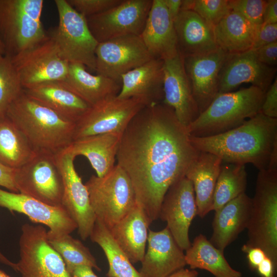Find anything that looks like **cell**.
I'll list each match as a JSON object with an SVG mask.
<instances>
[{
  "label": "cell",
  "mask_w": 277,
  "mask_h": 277,
  "mask_svg": "<svg viewBox=\"0 0 277 277\" xmlns=\"http://www.w3.org/2000/svg\"><path fill=\"white\" fill-rule=\"evenodd\" d=\"M200 151L186 128L163 102L142 109L122 133L116 155L132 183L137 203L152 222L159 218L169 187L185 176Z\"/></svg>",
  "instance_id": "obj_1"
},
{
  "label": "cell",
  "mask_w": 277,
  "mask_h": 277,
  "mask_svg": "<svg viewBox=\"0 0 277 277\" xmlns=\"http://www.w3.org/2000/svg\"><path fill=\"white\" fill-rule=\"evenodd\" d=\"M190 140L198 151L212 153L224 162L250 163L259 171L267 169L277 142V118L260 112L227 132L207 137L190 136Z\"/></svg>",
  "instance_id": "obj_2"
},
{
  "label": "cell",
  "mask_w": 277,
  "mask_h": 277,
  "mask_svg": "<svg viewBox=\"0 0 277 277\" xmlns=\"http://www.w3.org/2000/svg\"><path fill=\"white\" fill-rule=\"evenodd\" d=\"M5 115L21 130L35 152L56 155L73 141L75 123L30 97L24 90Z\"/></svg>",
  "instance_id": "obj_3"
},
{
  "label": "cell",
  "mask_w": 277,
  "mask_h": 277,
  "mask_svg": "<svg viewBox=\"0 0 277 277\" xmlns=\"http://www.w3.org/2000/svg\"><path fill=\"white\" fill-rule=\"evenodd\" d=\"M265 94L251 85L236 91L219 93L186 127L187 131L190 136L207 137L234 129L261 112Z\"/></svg>",
  "instance_id": "obj_4"
},
{
  "label": "cell",
  "mask_w": 277,
  "mask_h": 277,
  "mask_svg": "<svg viewBox=\"0 0 277 277\" xmlns=\"http://www.w3.org/2000/svg\"><path fill=\"white\" fill-rule=\"evenodd\" d=\"M43 0H0V39L12 58L47 37L41 17Z\"/></svg>",
  "instance_id": "obj_5"
},
{
  "label": "cell",
  "mask_w": 277,
  "mask_h": 277,
  "mask_svg": "<svg viewBox=\"0 0 277 277\" xmlns=\"http://www.w3.org/2000/svg\"><path fill=\"white\" fill-rule=\"evenodd\" d=\"M247 229L242 249L260 248L277 269V170L259 171Z\"/></svg>",
  "instance_id": "obj_6"
},
{
  "label": "cell",
  "mask_w": 277,
  "mask_h": 277,
  "mask_svg": "<svg viewBox=\"0 0 277 277\" xmlns=\"http://www.w3.org/2000/svg\"><path fill=\"white\" fill-rule=\"evenodd\" d=\"M85 185L96 219L109 229L136 204L131 180L117 164L102 177L92 175Z\"/></svg>",
  "instance_id": "obj_7"
},
{
  "label": "cell",
  "mask_w": 277,
  "mask_h": 277,
  "mask_svg": "<svg viewBox=\"0 0 277 277\" xmlns=\"http://www.w3.org/2000/svg\"><path fill=\"white\" fill-rule=\"evenodd\" d=\"M54 2L58 24L47 33L54 41L60 55L69 63H80L95 71V50L98 43L90 32L86 18L66 0Z\"/></svg>",
  "instance_id": "obj_8"
},
{
  "label": "cell",
  "mask_w": 277,
  "mask_h": 277,
  "mask_svg": "<svg viewBox=\"0 0 277 277\" xmlns=\"http://www.w3.org/2000/svg\"><path fill=\"white\" fill-rule=\"evenodd\" d=\"M21 230L16 271L22 277H72L61 256L49 243L43 226L27 223Z\"/></svg>",
  "instance_id": "obj_9"
},
{
  "label": "cell",
  "mask_w": 277,
  "mask_h": 277,
  "mask_svg": "<svg viewBox=\"0 0 277 277\" xmlns=\"http://www.w3.org/2000/svg\"><path fill=\"white\" fill-rule=\"evenodd\" d=\"M15 182L19 193L51 206H63V184L56 155L35 152L15 169Z\"/></svg>",
  "instance_id": "obj_10"
},
{
  "label": "cell",
  "mask_w": 277,
  "mask_h": 277,
  "mask_svg": "<svg viewBox=\"0 0 277 277\" xmlns=\"http://www.w3.org/2000/svg\"><path fill=\"white\" fill-rule=\"evenodd\" d=\"M145 106L141 99H120L117 96L91 106L75 122L73 141L101 134L123 133L134 116Z\"/></svg>",
  "instance_id": "obj_11"
},
{
  "label": "cell",
  "mask_w": 277,
  "mask_h": 277,
  "mask_svg": "<svg viewBox=\"0 0 277 277\" xmlns=\"http://www.w3.org/2000/svg\"><path fill=\"white\" fill-rule=\"evenodd\" d=\"M152 2L122 0L105 12L86 17L89 30L98 43L126 35H141Z\"/></svg>",
  "instance_id": "obj_12"
},
{
  "label": "cell",
  "mask_w": 277,
  "mask_h": 277,
  "mask_svg": "<svg viewBox=\"0 0 277 277\" xmlns=\"http://www.w3.org/2000/svg\"><path fill=\"white\" fill-rule=\"evenodd\" d=\"M10 58L23 89L47 82L63 81L68 71L69 63L60 55L54 41L48 34L41 43Z\"/></svg>",
  "instance_id": "obj_13"
},
{
  "label": "cell",
  "mask_w": 277,
  "mask_h": 277,
  "mask_svg": "<svg viewBox=\"0 0 277 277\" xmlns=\"http://www.w3.org/2000/svg\"><path fill=\"white\" fill-rule=\"evenodd\" d=\"M95 58L97 73L121 84L123 75L153 58L141 36L137 35L99 43Z\"/></svg>",
  "instance_id": "obj_14"
},
{
  "label": "cell",
  "mask_w": 277,
  "mask_h": 277,
  "mask_svg": "<svg viewBox=\"0 0 277 277\" xmlns=\"http://www.w3.org/2000/svg\"><path fill=\"white\" fill-rule=\"evenodd\" d=\"M56 158L63 184L62 205L76 223L81 239L86 240L96 221L88 190L75 168V156L68 148L57 154Z\"/></svg>",
  "instance_id": "obj_15"
},
{
  "label": "cell",
  "mask_w": 277,
  "mask_h": 277,
  "mask_svg": "<svg viewBox=\"0 0 277 277\" xmlns=\"http://www.w3.org/2000/svg\"><path fill=\"white\" fill-rule=\"evenodd\" d=\"M196 215L193 185L184 176L169 187L163 200L159 213V218L167 223L166 227L183 251L191 245L189 230Z\"/></svg>",
  "instance_id": "obj_16"
},
{
  "label": "cell",
  "mask_w": 277,
  "mask_h": 277,
  "mask_svg": "<svg viewBox=\"0 0 277 277\" xmlns=\"http://www.w3.org/2000/svg\"><path fill=\"white\" fill-rule=\"evenodd\" d=\"M0 206L24 214L33 222L47 226L48 239L70 234L77 228L64 207L51 206L19 192L0 188Z\"/></svg>",
  "instance_id": "obj_17"
},
{
  "label": "cell",
  "mask_w": 277,
  "mask_h": 277,
  "mask_svg": "<svg viewBox=\"0 0 277 277\" xmlns=\"http://www.w3.org/2000/svg\"><path fill=\"white\" fill-rule=\"evenodd\" d=\"M163 62V102L173 110L179 122L187 127L200 112L185 71L184 57L178 51L174 56Z\"/></svg>",
  "instance_id": "obj_18"
},
{
  "label": "cell",
  "mask_w": 277,
  "mask_h": 277,
  "mask_svg": "<svg viewBox=\"0 0 277 277\" xmlns=\"http://www.w3.org/2000/svg\"><path fill=\"white\" fill-rule=\"evenodd\" d=\"M276 68L264 65L252 49L228 54L220 73L219 93L232 92L243 83H250L264 92L275 79Z\"/></svg>",
  "instance_id": "obj_19"
},
{
  "label": "cell",
  "mask_w": 277,
  "mask_h": 277,
  "mask_svg": "<svg viewBox=\"0 0 277 277\" xmlns=\"http://www.w3.org/2000/svg\"><path fill=\"white\" fill-rule=\"evenodd\" d=\"M228 54L218 48L204 54L184 57L185 71L200 114L219 93L220 73Z\"/></svg>",
  "instance_id": "obj_20"
},
{
  "label": "cell",
  "mask_w": 277,
  "mask_h": 277,
  "mask_svg": "<svg viewBox=\"0 0 277 277\" xmlns=\"http://www.w3.org/2000/svg\"><path fill=\"white\" fill-rule=\"evenodd\" d=\"M147 243L140 270L144 277H167L187 265L183 250L167 227L159 231L149 229Z\"/></svg>",
  "instance_id": "obj_21"
},
{
  "label": "cell",
  "mask_w": 277,
  "mask_h": 277,
  "mask_svg": "<svg viewBox=\"0 0 277 277\" xmlns=\"http://www.w3.org/2000/svg\"><path fill=\"white\" fill-rule=\"evenodd\" d=\"M163 63L162 60L153 58L123 75L117 97L139 98L146 106L163 102Z\"/></svg>",
  "instance_id": "obj_22"
},
{
  "label": "cell",
  "mask_w": 277,
  "mask_h": 277,
  "mask_svg": "<svg viewBox=\"0 0 277 277\" xmlns=\"http://www.w3.org/2000/svg\"><path fill=\"white\" fill-rule=\"evenodd\" d=\"M140 36L153 58L164 61L178 53L174 22L164 0H152Z\"/></svg>",
  "instance_id": "obj_23"
},
{
  "label": "cell",
  "mask_w": 277,
  "mask_h": 277,
  "mask_svg": "<svg viewBox=\"0 0 277 277\" xmlns=\"http://www.w3.org/2000/svg\"><path fill=\"white\" fill-rule=\"evenodd\" d=\"M252 206V199L245 192L215 210L213 232L210 242L224 251L247 228Z\"/></svg>",
  "instance_id": "obj_24"
},
{
  "label": "cell",
  "mask_w": 277,
  "mask_h": 277,
  "mask_svg": "<svg viewBox=\"0 0 277 277\" xmlns=\"http://www.w3.org/2000/svg\"><path fill=\"white\" fill-rule=\"evenodd\" d=\"M173 22L178 51L183 57L204 54L219 48L213 28L193 11H180Z\"/></svg>",
  "instance_id": "obj_25"
},
{
  "label": "cell",
  "mask_w": 277,
  "mask_h": 277,
  "mask_svg": "<svg viewBox=\"0 0 277 277\" xmlns=\"http://www.w3.org/2000/svg\"><path fill=\"white\" fill-rule=\"evenodd\" d=\"M151 223L136 202L133 209L109 229L115 242L132 264L141 262L143 259Z\"/></svg>",
  "instance_id": "obj_26"
},
{
  "label": "cell",
  "mask_w": 277,
  "mask_h": 277,
  "mask_svg": "<svg viewBox=\"0 0 277 277\" xmlns=\"http://www.w3.org/2000/svg\"><path fill=\"white\" fill-rule=\"evenodd\" d=\"M222 163L217 156L200 151L186 171L185 176L194 189L197 215L201 218L212 211L215 187Z\"/></svg>",
  "instance_id": "obj_27"
},
{
  "label": "cell",
  "mask_w": 277,
  "mask_h": 277,
  "mask_svg": "<svg viewBox=\"0 0 277 277\" xmlns=\"http://www.w3.org/2000/svg\"><path fill=\"white\" fill-rule=\"evenodd\" d=\"M23 90L30 97L75 123L91 107L61 81L42 83Z\"/></svg>",
  "instance_id": "obj_28"
},
{
  "label": "cell",
  "mask_w": 277,
  "mask_h": 277,
  "mask_svg": "<svg viewBox=\"0 0 277 277\" xmlns=\"http://www.w3.org/2000/svg\"><path fill=\"white\" fill-rule=\"evenodd\" d=\"M62 82L91 106L117 96L121 84L106 76L93 75L83 64L69 63L68 71Z\"/></svg>",
  "instance_id": "obj_29"
},
{
  "label": "cell",
  "mask_w": 277,
  "mask_h": 277,
  "mask_svg": "<svg viewBox=\"0 0 277 277\" xmlns=\"http://www.w3.org/2000/svg\"><path fill=\"white\" fill-rule=\"evenodd\" d=\"M122 135L109 133L89 136L74 141L67 148L75 157H86L96 176L102 177L115 166Z\"/></svg>",
  "instance_id": "obj_30"
},
{
  "label": "cell",
  "mask_w": 277,
  "mask_h": 277,
  "mask_svg": "<svg viewBox=\"0 0 277 277\" xmlns=\"http://www.w3.org/2000/svg\"><path fill=\"white\" fill-rule=\"evenodd\" d=\"M258 28L240 13L231 10L213 27L217 47L228 54L252 48Z\"/></svg>",
  "instance_id": "obj_31"
},
{
  "label": "cell",
  "mask_w": 277,
  "mask_h": 277,
  "mask_svg": "<svg viewBox=\"0 0 277 277\" xmlns=\"http://www.w3.org/2000/svg\"><path fill=\"white\" fill-rule=\"evenodd\" d=\"M221 251L202 234L195 238L185 254L187 265L191 269H204L215 277H242V274L233 269Z\"/></svg>",
  "instance_id": "obj_32"
},
{
  "label": "cell",
  "mask_w": 277,
  "mask_h": 277,
  "mask_svg": "<svg viewBox=\"0 0 277 277\" xmlns=\"http://www.w3.org/2000/svg\"><path fill=\"white\" fill-rule=\"evenodd\" d=\"M35 152L17 126L6 115L0 118V163L17 169L29 161Z\"/></svg>",
  "instance_id": "obj_33"
},
{
  "label": "cell",
  "mask_w": 277,
  "mask_h": 277,
  "mask_svg": "<svg viewBox=\"0 0 277 277\" xmlns=\"http://www.w3.org/2000/svg\"><path fill=\"white\" fill-rule=\"evenodd\" d=\"M103 249L109 265L107 277H144L115 242L109 230L96 219L89 237Z\"/></svg>",
  "instance_id": "obj_34"
},
{
  "label": "cell",
  "mask_w": 277,
  "mask_h": 277,
  "mask_svg": "<svg viewBox=\"0 0 277 277\" xmlns=\"http://www.w3.org/2000/svg\"><path fill=\"white\" fill-rule=\"evenodd\" d=\"M247 184L245 165L223 162L215 187L212 210L245 193Z\"/></svg>",
  "instance_id": "obj_35"
},
{
  "label": "cell",
  "mask_w": 277,
  "mask_h": 277,
  "mask_svg": "<svg viewBox=\"0 0 277 277\" xmlns=\"http://www.w3.org/2000/svg\"><path fill=\"white\" fill-rule=\"evenodd\" d=\"M48 239L51 246L62 258L70 274L75 267L80 265L101 270L89 249L70 234Z\"/></svg>",
  "instance_id": "obj_36"
},
{
  "label": "cell",
  "mask_w": 277,
  "mask_h": 277,
  "mask_svg": "<svg viewBox=\"0 0 277 277\" xmlns=\"http://www.w3.org/2000/svg\"><path fill=\"white\" fill-rule=\"evenodd\" d=\"M23 91L19 76L11 58L0 54V118Z\"/></svg>",
  "instance_id": "obj_37"
},
{
  "label": "cell",
  "mask_w": 277,
  "mask_h": 277,
  "mask_svg": "<svg viewBox=\"0 0 277 277\" xmlns=\"http://www.w3.org/2000/svg\"><path fill=\"white\" fill-rule=\"evenodd\" d=\"M192 11L213 28L231 9L229 0H194Z\"/></svg>",
  "instance_id": "obj_38"
},
{
  "label": "cell",
  "mask_w": 277,
  "mask_h": 277,
  "mask_svg": "<svg viewBox=\"0 0 277 277\" xmlns=\"http://www.w3.org/2000/svg\"><path fill=\"white\" fill-rule=\"evenodd\" d=\"M267 1L229 0L231 10L240 13L259 28L263 23V13Z\"/></svg>",
  "instance_id": "obj_39"
},
{
  "label": "cell",
  "mask_w": 277,
  "mask_h": 277,
  "mask_svg": "<svg viewBox=\"0 0 277 277\" xmlns=\"http://www.w3.org/2000/svg\"><path fill=\"white\" fill-rule=\"evenodd\" d=\"M66 1L72 8L85 17L105 12L122 1V0Z\"/></svg>",
  "instance_id": "obj_40"
},
{
  "label": "cell",
  "mask_w": 277,
  "mask_h": 277,
  "mask_svg": "<svg viewBox=\"0 0 277 277\" xmlns=\"http://www.w3.org/2000/svg\"><path fill=\"white\" fill-rule=\"evenodd\" d=\"M277 42V23L263 24L257 30L251 49Z\"/></svg>",
  "instance_id": "obj_41"
},
{
  "label": "cell",
  "mask_w": 277,
  "mask_h": 277,
  "mask_svg": "<svg viewBox=\"0 0 277 277\" xmlns=\"http://www.w3.org/2000/svg\"><path fill=\"white\" fill-rule=\"evenodd\" d=\"M261 112L264 115L277 118V78L276 76L265 92Z\"/></svg>",
  "instance_id": "obj_42"
},
{
  "label": "cell",
  "mask_w": 277,
  "mask_h": 277,
  "mask_svg": "<svg viewBox=\"0 0 277 277\" xmlns=\"http://www.w3.org/2000/svg\"><path fill=\"white\" fill-rule=\"evenodd\" d=\"M260 62L270 67L277 64V42L264 46L255 50Z\"/></svg>",
  "instance_id": "obj_43"
},
{
  "label": "cell",
  "mask_w": 277,
  "mask_h": 277,
  "mask_svg": "<svg viewBox=\"0 0 277 277\" xmlns=\"http://www.w3.org/2000/svg\"><path fill=\"white\" fill-rule=\"evenodd\" d=\"M15 170L0 163V186L11 192H18L15 182Z\"/></svg>",
  "instance_id": "obj_44"
},
{
  "label": "cell",
  "mask_w": 277,
  "mask_h": 277,
  "mask_svg": "<svg viewBox=\"0 0 277 277\" xmlns=\"http://www.w3.org/2000/svg\"><path fill=\"white\" fill-rule=\"evenodd\" d=\"M242 250L247 253L249 266L252 269H256L258 265L267 256L264 251L259 247L242 249Z\"/></svg>",
  "instance_id": "obj_45"
},
{
  "label": "cell",
  "mask_w": 277,
  "mask_h": 277,
  "mask_svg": "<svg viewBox=\"0 0 277 277\" xmlns=\"http://www.w3.org/2000/svg\"><path fill=\"white\" fill-rule=\"evenodd\" d=\"M264 24L277 23V1H267L263 13Z\"/></svg>",
  "instance_id": "obj_46"
},
{
  "label": "cell",
  "mask_w": 277,
  "mask_h": 277,
  "mask_svg": "<svg viewBox=\"0 0 277 277\" xmlns=\"http://www.w3.org/2000/svg\"><path fill=\"white\" fill-rule=\"evenodd\" d=\"M262 277H276L277 269L272 261L266 256L256 268Z\"/></svg>",
  "instance_id": "obj_47"
},
{
  "label": "cell",
  "mask_w": 277,
  "mask_h": 277,
  "mask_svg": "<svg viewBox=\"0 0 277 277\" xmlns=\"http://www.w3.org/2000/svg\"><path fill=\"white\" fill-rule=\"evenodd\" d=\"M72 277H98L92 270V268L86 265L75 267L70 273Z\"/></svg>",
  "instance_id": "obj_48"
},
{
  "label": "cell",
  "mask_w": 277,
  "mask_h": 277,
  "mask_svg": "<svg viewBox=\"0 0 277 277\" xmlns=\"http://www.w3.org/2000/svg\"><path fill=\"white\" fill-rule=\"evenodd\" d=\"M172 20L174 21L181 11L182 0H164Z\"/></svg>",
  "instance_id": "obj_49"
},
{
  "label": "cell",
  "mask_w": 277,
  "mask_h": 277,
  "mask_svg": "<svg viewBox=\"0 0 277 277\" xmlns=\"http://www.w3.org/2000/svg\"><path fill=\"white\" fill-rule=\"evenodd\" d=\"M167 277H198V272L194 269L183 268Z\"/></svg>",
  "instance_id": "obj_50"
},
{
  "label": "cell",
  "mask_w": 277,
  "mask_h": 277,
  "mask_svg": "<svg viewBox=\"0 0 277 277\" xmlns=\"http://www.w3.org/2000/svg\"><path fill=\"white\" fill-rule=\"evenodd\" d=\"M194 0H182L181 11L193 10Z\"/></svg>",
  "instance_id": "obj_51"
},
{
  "label": "cell",
  "mask_w": 277,
  "mask_h": 277,
  "mask_svg": "<svg viewBox=\"0 0 277 277\" xmlns=\"http://www.w3.org/2000/svg\"><path fill=\"white\" fill-rule=\"evenodd\" d=\"M0 262L6 265L15 271L16 263H13L9 260L0 251Z\"/></svg>",
  "instance_id": "obj_52"
},
{
  "label": "cell",
  "mask_w": 277,
  "mask_h": 277,
  "mask_svg": "<svg viewBox=\"0 0 277 277\" xmlns=\"http://www.w3.org/2000/svg\"><path fill=\"white\" fill-rule=\"evenodd\" d=\"M0 54L5 55V47L1 39H0Z\"/></svg>",
  "instance_id": "obj_53"
},
{
  "label": "cell",
  "mask_w": 277,
  "mask_h": 277,
  "mask_svg": "<svg viewBox=\"0 0 277 277\" xmlns=\"http://www.w3.org/2000/svg\"><path fill=\"white\" fill-rule=\"evenodd\" d=\"M0 277H11V276L8 275L5 272H4L3 270L0 269Z\"/></svg>",
  "instance_id": "obj_54"
}]
</instances>
